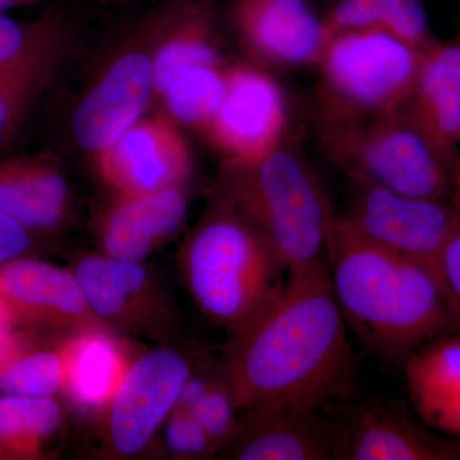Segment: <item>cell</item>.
I'll return each instance as SVG.
<instances>
[{"label": "cell", "instance_id": "6da1fadb", "mask_svg": "<svg viewBox=\"0 0 460 460\" xmlns=\"http://www.w3.org/2000/svg\"><path fill=\"white\" fill-rule=\"evenodd\" d=\"M347 328L323 257L289 272L280 296L224 350L239 411L325 410L349 399L358 368Z\"/></svg>", "mask_w": 460, "mask_h": 460}, {"label": "cell", "instance_id": "7a4b0ae2", "mask_svg": "<svg viewBox=\"0 0 460 460\" xmlns=\"http://www.w3.org/2000/svg\"><path fill=\"white\" fill-rule=\"evenodd\" d=\"M348 328L367 352L402 365L429 341L460 330V313L425 268L375 243L337 217L325 253Z\"/></svg>", "mask_w": 460, "mask_h": 460}, {"label": "cell", "instance_id": "3957f363", "mask_svg": "<svg viewBox=\"0 0 460 460\" xmlns=\"http://www.w3.org/2000/svg\"><path fill=\"white\" fill-rule=\"evenodd\" d=\"M180 268L193 304L229 341L265 313L289 278L252 224L215 195L181 248Z\"/></svg>", "mask_w": 460, "mask_h": 460}, {"label": "cell", "instance_id": "277c9868", "mask_svg": "<svg viewBox=\"0 0 460 460\" xmlns=\"http://www.w3.org/2000/svg\"><path fill=\"white\" fill-rule=\"evenodd\" d=\"M215 196L262 235L289 272L319 261L337 219L313 166L284 141L248 165H223Z\"/></svg>", "mask_w": 460, "mask_h": 460}, {"label": "cell", "instance_id": "5b68a950", "mask_svg": "<svg viewBox=\"0 0 460 460\" xmlns=\"http://www.w3.org/2000/svg\"><path fill=\"white\" fill-rule=\"evenodd\" d=\"M325 155L348 178L413 198L443 199L454 174L402 111L361 117H316Z\"/></svg>", "mask_w": 460, "mask_h": 460}, {"label": "cell", "instance_id": "8992f818", "mask_svg": "<svg viewBox=\"0 0 460 460\" xmlns=\"http://www.w3.org/2000/svg\"><path fill=\"white\" fill-rule=\"evenodd\" d=\"M423 54L380 31L330 36L314 65L316 117L402 111L419 78Z\"/></svg>", "mask_w": 460, "mask_h": 460}, {"label": "cell", "instance_id": "52a82bcc", "mask_svg": "<svg viewBox=\"0 0 460 460\" xmlns=\"http://www.w3.org/2000/svg\"><path fill=\"white\" fill-rule=\"evenodd\" d=\"M208 356L172 345L136 356L99 414L104 453L119 459L144 453L177 405L184 384Z\"/></svg>", "mask_w": 460, "mask_h": 460}, {"label": "cell", "instance_id": "ba28073f", "mask_svg": "<svg viewBox=\"0 0 460 460\" xmlns=\"http://www.w3.org/2000/svg\"><path fill=\"white\" fill-rule=\"evenodd\" d=\"M72 271L93 313L117 334L160 345L177 339L181 321L172 293L144 262L86 253Z\"/></svg>", "mask_w": 460, "mask_h": 460}, {"label": "cell", "instance_id": "9c48e42d", "mask_svg": "<svg viewBox=\"0 0 460 460\" xmlns=\"http://www.w3.org/2000/svg\"><path fill=\"white\" fill-rule=\"evenodd\" d=\"M349 180L352 204L344 219L375 243L425 268L450 296L441 272V257L460 223V211L453 202L413 198L367 181Z\"/></svg>", "mask_w": 460, "mask_h": 460}, {"label": "cell", "instance_id": "30bf717a", "mask_svg": "<svg viewBox=\"0 0 460 460\" xmlns=\"http://www.w3.org/2000/svg\"><path fill=\"white\" fill-rule=\"evenodd\" d=\"M287 115L275 78L253 63H234L226 69L222 104L201 133L223 165L253 164L283 144Z\"/></svg>", "mask_w": 460, "mask_h": 460}, {"label": "cell", "instance_id": "8fae6325", "mask_svg": "<svg viewBox=\"0 0 460 460\" xmlns=\"http://www.w3.org/2000/svg\"><path fill=\"white\" fill-rule=\"evenodd\" d=\"M84 91L72 118L78 146L93 156L146 113L154 99L153 36L147 23Z\"/></svg>", "mask_w": 460, "mask_h": 460}, {"label": "cell", "instance_id": "7c38bea8", "mask_svg": "<svg viewBox=\"0 0 460 460\" xmlns=\"http://www.w3.org/2000/svg\"><path fill=\"white\" fill-rule=\"evenodd\" d=\"M0 304L18 328L47 337L111 330L90 307L75 272L36 255L0 265Z\"/></svg>", "mask_w": 460, "mask_h": 460}, {"label": "cell", "instance_id": "4fadbf2b", "mask_svg": "<svg viewBox=\"0 0 460 460\" xmlns=\"http://www.w3.org/2000/svg\"><path fill=\"white\" fill-rule=\"evenodd\" d=\"M93 159L100 177L117 196L186 186L192 172L180 126L163 113L142 115Z\"/></svg>", "mask_w": 460, "mask_h": 460}, {"label": "cell", "instance_id": "5bb4252c", "mask_svg": "<svg viewBox=\"0 0 460 460\" xmlns=\"http://www.w3.org/2000/svg\"><path fill=\"white\" fill-rule=\"evenodd\" d=\"M224 18L242 50L265 69L314 66L325 45L310 0H229Z\"/></svg>", "mask_w": 460, "mask_h": 460}, {"label": "cell", "instance_id": "9a60e30c", "mask_svg": "<svg viewBox=\"0 0 460 460\" xmlns=\"http://www.w3.org/2000/svg\"><path fill=\"white\" fill-rule=\"evenodd\" d=\"M332 459H460V440L438 435L399 404L366 402L337 420V441Z\"/></svg>", "mask_w": 460, "mask_h": 460}, {"label": "cell", "instance_id": "2e32d148", "mask_svg": "<svg viewBox=\"0 0 460 460\" xmlns=\"http://www.w3.org/2000/svg\"><path fill=\"white\" fill-rule=\"evenodd\" d=\"M319 408L263 405L241 411L217 456L238 460H332L337 420Z\"/></svg>", "mask_w": 460, "mask_h": 460}, {"label": "cell", "instance_id": "e0dca14e", "mask_svg": "<svg viewBox=\"0 0 460 460\" xmlns=\"http://www.w3.org/2000/svg\"><path fill=\"white\" fill-rule=\"evenodd\" d=\"M0 210L44 239L74 222L68 181L50 151L0 157Z\"/></svg>", "mask_w": 460, "mask_h": 460}, {"label": "cell", "instance_id": "ac0fdd59", "mask_svg": "<svg viewBox=\"0 0 460 460\" xmlns=\"http://www.w3.org/2000/svg\"><path fill=\"white\" fill-rule=\"evenodd\" d=\"M402 113L456 175L460 162V35L436 40L425 51Z\"/></svg>", "mask_w": 460, "mask_h": 460}, {"label": "cell", "instance_id": "d6986e66", "mask_svg": "<svg viewBox=\"0 0 460 460\" xmlns=\"http://www.w3.org/2000/svg\"><path fill=\"white\" fill-rule=\"evenodd\" d=\"M189 213L186 186L137 196H117L100 217V252L145 262L178 234Z\"/></svg>", "mask_w": 460, "mask_h": 460}, {"label": "cell", "instance_id": "ffe728a7", "mask_svg": "<svg viewBox=\"0 0 460 460\" xmlns=\"http://www.w3.org/2000/svg\"><path fill=\"white\" fill-rule=\"evenodd\" d=\"M146 23L153 36L154 99L187 69L226 65L213 0H171Z\"/></svg>", "mask_w": 460, "mask_h": 460}, {"label": "cell", "instance_id": "44dd1931", "mask_svg": "<svg viewBox=\"0 0 460 460\" xmlns=\"http://www.w3.org/2000/svg\"><path fill=\"white\" fill-rule=\"evenodd\" d=\"M402 366L420 420L460 440V330L420 345Z\"/></svg>", "mask_w": 460, "mask_h": 460}, {"label": "cell", "instance_id": "7402d4cb", "mask_svg": "<svg viewBox=\"0 0 460 460\" xmlns=\"http://www.w3.org/2000/svg\"><path fill=\"white\" fill-rule=\"evenodd\" d=\"M122 335L93 329L62 339V394L78 411L100 414L135 357Z\"/></svg>", "mask_w": 460, "mask_h": 460}, {"label": "cell", "instance_id": "603a6c76", "mask_svg": "<svg viewBox=\"0 0 460 460\" xmlns=\"http://www.w3.org/2000/svg\"><path fill=\"white\" fill-rule=\"evenodd\" d=\"M65 428L57 398L0 395V460L50 459Z\"/></svg>", "mask_w": 460, "mask_h": 460}, {"label": "cell", "instance_id": "cb8c5ba5", "mask_svg": "<svg viewBox=\"0 0 460 460\" xmlns=\"http://www.w3.org/2000/svg\"><path fill=\"white\" fill-rule=\"evenodd\" d=\"M326 39L349 31H380L422 51L438 39L420 0H335L323 18Z\"/></svg>", "mask_w": 460, "mask_h": 460}, {"label": "cell", "instance_id": "d4e9b609", "mask_svg": "<svg viewBox=\"0 0 460 460\" xmlns=\"http://www.w3.org/2000/svg\"><path fill=\"white\" fill-rule=\"evenodd\" d=\"M65 47V26L56 12L18 21L0 13V71L56 74Z\"/></svg>", "mask_w": 460, "mask_h": 460}, {"label": "cell", "instance_id": "484cf974", "mask_svg": "<svg viewBox=\"0 0 460 460\" xmlns=\"http://www.w3.org/2000/svg\"><path fill=\"white\" fill-rule=\"evenodd\" d=\"M62 387V339L23 330L16 347L0 362V395L57 398Z\"/></svg>", "mask_w": 460, "mask_h": 460}, {"label": "cell", "instance_id": "4316f807", "mask_svg": "<svg viewBox=\"0 0 460 460\" xmlns=\"http://www.w3.org/2000/svg\"><path fill=\"white\" fill-rule=\"evenodd\" d=\"M229 65L199 66L178 75L157 102L177 126L202 132L222 104Z\"/></svg>", "mask_w": 460, "mask_h": 460}, {"label": "cell", "instance_id": "83f0119b", "mask_svg": "<svg viewBox=\"0 0 460 460\" xmlns=\"http://www.w3.org/2000/svg\"><path fill=\"white\" fill-rule=\"evenodd\" d=\"M190 411L210 436L217 456L237 431L241 419L224 358L215 359L208 386Z\"/></svg>", "mask_w": 460, "mask_h": 460}, {"label": "cell", "instance_id": "f1b7e54d", "mask_svg": "<svg viewBox=\"0 0 460 460\" xmlns=\"http://www.w3.org/2000/svg\"><path fill=\"white\" fill-rule=\"evenodd\" d=\"M54 75L0 71V153L17 140L36 99Z\"/></svg>", "mask_w": 460, "mask_h": 460}, {"label": "cell", "instance_id": "f546056e", "mask_svg": "<svg viewBox=\"0 0 460 460\" xmlns=\"http://www.w3.org/2000/svg\"><path fill=\"white\" fill-rule=\"evenodd\" d=\"M159 434L165 449L174 458L208 459L217 456L213 440L190 411L175 407Z\"/></svg>", "mask_w": 460, "mask_h": 460}, {"label": "cell", "instance_id": "4dcf8cb0", "mask_svg": "<svg viewBox=\"0 0 460 460\" xmlns=\"http://www.w3.org/2000/svg\"><path fill=\"white\" fill-rule=\"evenodd\" d=\"M45 241L0 210V265L18 257L35 256Z\"/></svg>", "mask_w": 460, "mask_h": 460}, {"label": "cell", "instance_id": "1f68e13d", "mask_svg": "<svg viewBox=\"0 0 460 460\" xmlns=\"http://www.w3.org/2000/svg\"><path fill=\"white\" fill-rule=\"evenodd\" d=\"M441 272L445 287L460 313V223L445 246Z\"/></svg>", "mask_w": 460, "mask_h": 460}, {"label": "cell", "instance_id": "d6a6232c", "mask_svg": "<svg viewBox=\"0 0 460 460\" xmlns=\"http://www.w3.org/2000/svg\"><path fill=\"white\" fill-rule=\"evenodd\" d=\"M22 334L23 329L18 328L0 304V362L13 350Z\"/></svg>", "mask_w": 460, "mask_h": 460}, {"label": "cell", "instance_id": "836d02e7", "mask_svg": "<svg viewBox=\"0 0 460 460\" xmlns=\"http://www.w3.org/2000/svg\"><path fill=\"white\" fill-rule=\"evenodd\" d=\"M38 2L40 0H0V13H5L14 8L26 7Z\"/></svg>", "mask_w": 460, "mask_h": 460}, {"label": "cell", "instance_id": "e575fe53", "mask_svg": "<svg viewBox=\"0 0 460 460\" xmlns=\"http://www.w3.org/2000/svg\"><path fill=\"white\" fill-rule=\"evenodd\" d=\"M453 195L450 201L453 202L454 206L460 211V162L458 168H456V175H454L453 181Z\"/></svg>", "mask_w": 460, "mask_h": 460}, {"label": "cell", "instance_id": "d590c367", "mask_svg": "<svg viewBox=\"0 0 460 460\" xmlns=\"http://www.w3.org/2000/svg\"><path fill=\"white\" fill-rule=\"evenodd\" d=\"M459 144H460V132H459Z\"/></svg>", "mask_w": 460, "mask_h": 460}, {"label": "cell", "instance_id": "8d00e7d4", "mask_svg": "<svg viewBox=\"0 0 460 460\" xmlns=\"http://www.w3.org/2000/svg\"></svg>", "mask_w": 460, "mask_h": 460}]
</instances>
